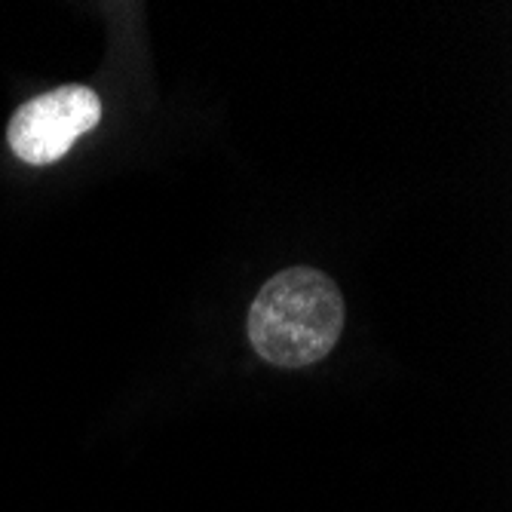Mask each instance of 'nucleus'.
<instances>
[{
    "label": "nucleus",
    "mask_w": 512,
    "mask_h": 512,
    "mask_svg": "<svg viewBox=\"0 0 512 512\" xmlns=\"http://www.w3.org/2000/svg\"><path fill=\"white\" fill-rule=\"evenodd\" d=\"M344 313L332 276L313 267H289L258 292L249 310V341L276 368H307L335 350Z\"/></svg>",
    "instance_id": "1"
},
{
    "label": "nucleus",
    "mask_w": 512,
    "mask_h": 512,
    "mask_svg": "<svg viewBox=\"0 0 512 512\" xmlns=\"http://www.w3.org/2000/svg\"><path fill=\"white\" fill-rule=\"evenodd\" d=\"M102 120V99L89 86H59L28 99L7 126L13 154L28 166L59 163Z\"/></svg>",
    "instance_id": "2"
}]
</instances>
